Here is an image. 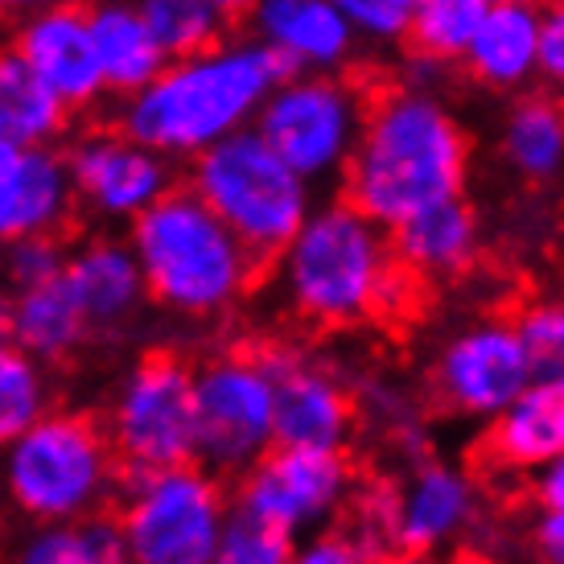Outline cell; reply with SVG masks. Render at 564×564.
<instances>
[{"instance_id":"cell-1","label":"cell","mask_w":564,"mask_h":564,"mask_svg":"<svg viewBox=\"0 0 564 564\" xmlns=\"http://www.w3.org/2000/svg\"><path fill=\"white\" fill-rule=\"evenodd\" d=\"M470 137L437 87L395 83L367 108L359 144L343 170V198L392 231L424 206L462 198Z\"/></svg>"},{"instance_id":"cell-2","label":"cell","mask_w":564,"mask_h":564,"mask_svg":"<svg viewBox=\"0 0 564 564\" xmlns=\"http://www.w3.org/2000/svg\"><path fill=\"white\" fill-rule=\"evenodd\" d=\"M284 66L251 33L170 58L141 91L124 95L120 128L170 161H194L239 128H251Z\"/></svg>"},{"instance_id":"cell-3","label":"cell","mask_w":564,"mask_h":564,"mask_svg":"<svg viewBox=\"0 0 564 564\" xmlns=\"http://www.w3.org/2000/svg\"><path fill=\"white\" fill-rule=\"evenodd\" d=\"M272 260L289 310L322 329L392 317L412 293V276L395 260L388 227L346 198L314 203Z\"/></svg>"},{"instance_id":"cell-4","label":"cell","mask_w":564,"mask_h":564,"mask_svg":"<svg viewBox=\"0 0 564 564\" xmlns=\"http://www.w3.org/2000/svg\"><path fill=\"white\" fill-rule=\"evenodd\" d=\"M128 248L141 264L149 301L177 317H219L236 310L264 264L189 186L165 189L128 223Z\"/></svg>"},{"instance_id":"cell-5","label":"cell","mask_w":564,"mask_h":564,"mask_svg":"<svg viewBox=\"0 0 564 564\" xmlns=\"http://www.w3.org/2000/svg\"><path fill=\"white\" fill-rule=\"evenodd\" d=\"M120 462L104 424L83 412H42L0 449V486L25 519L79 523L99 516L116 490Z\"/></svg>"},{"instance_id":"cell-6","label":"cell","mask_w":564,"mask_h":564,"mask_svg":"<svg viewBox=\"0 0 564 564\" xmlns=\"http://www.w3.org/2000/svg\"><path fill=\"white\" fill-rule=\"evenodd\" d=\"M227 231L260 260H272L314 210V186L289 170L256 128H239L189 161V182Z\"/></svg>"},{"instance_id":"cell-7","label":"cell","mask_w":564,"mask_h":564,"mask_svg":"<svg viewBox=\"0 0 564 564\" xmlns=\"http://www.w3.org/2000/svg\"><path fill=\"white\" fill-rule=\"evenodd\" d=\"M371 95L346 70H289L268 91L256 132L310 186L338 182L355 153Z\"/></svg>"},{"instance_id":"cell-8","label":"cell","mask_w":564,"mask_h":564,"mask_svg":"<svg viewBox=\"0 0 564 564\" xmlns=\"http://www.w3.org/2000/svg\"><path fill=\"white\" fill-rule=\"evenodd\" d=\"M231 502L219 474L203 462H182L165 470L128 474L120 502V535L128 564H206L219 544Z\"/></svg>"},{"instance_id":"cell-9","label":"cell","mask_w":564,"mask_h":564,"mask_svg":"<svg viewBox=\"0 0 564 564\" xmlns=\"http://www.w3.org/2000/svg\"><path fill=\"white\" fill-rule=\"evenodd\" d=\"M104 433L124 474L194 462L198 449L194 367L173 355H149L132 362V371L111 392Z\"/></svg>"},{"instance_id":"cell-10","label":"cell","mask_w":564,"mask_h":564,"mask_svg":"<svg viewBox=\"0 0 564 564\" xmlns=\"http://www.w3.org/2000/svg\"><path fill=\"white\" fill-rule=\"evenodd\" d=\"M272 350H223L194 367L198 449L210 474H243L272 437Z\"/></svg>"},{"instance_id":"cell-11","label":"cell","mask_w":564,"mask_h":564,"mask_svg":"<svg viewBox=\"0 0 564 564\" xmlns=\"http://www.w3.org/2000/svg\"><path fill=\"white\" fill-rule=\"evenodd\" d=\"M355 495V466L346 449L272 445L239 474L236 507L264 519L293 540L322 532Z\"/></svg>"},{"instance_id":"cell-12","label":"cell","mask_w":564,"mask_h":564,"mask_svg":"<svg viewBox=\"0 0 564 564\" xmlns=\"http://www.w3.org/2000/svg\"><path fill=\"white\" fill-rule=\"evenodd\" d=\"M66 177L75 206L95 219L132 223L141 210L173 189V161L128 137L124 128H87L66 144Z\"/></svg>"},{"instance_id":"cell-13","label":"cell","mask_w":564,"mask_h":564,"mask_svg":"<svg viewBox=\"0 0 564 564\" xmlns=\"http://www.w3.org/2000/svg\"><path fill=\"white\" fill-rule=\"evenodd\" d=\"M367 519L379 523V549L392 544L412 556H433L457 544L482 519V486L462 466L421 462L392 495L376 502V511H367Z\"/></svg>"},{"instance_id":"cell-14","label":"cell","mask_w":564,"mask_h":564,"mask_svg":"<svg viewBox=\"0 0 564 564\" xmlns=\"http://www.w3.org/2000/svg\"><path fill=\"white\" fill-rule=\"evenodd\" d=\"M433 383L449 412L482 424L495 421L502 408L532 383L519 326L507 317H486V322L457 329L454 338L441 346Z\"/></svg>"},{"instance_id":"cell-15","label":"cell","mask_w":564,"mask_h":564,"mask_svg":"<svg viewBox=\"0 0 564 564\" xmlns=\"http://www.w3.org/2000/svg\"><path fill=\"white\" fill-rule=\"evenodd\" d=\"M9 46L25 58V66L46 83L66 111H87L108 95L83 0H46L21 13Z\"/></svg>"},{"instance_id":"cell-16","label":"cell","mask_w":564,"mask_h":564,"mask_svg":"<svg viewBox=\"0 0 564 564\" xmlns=\"http://www.w3.org/2000/svg\"><path fill=\"white\" fill-rule=\"evenodd\" d=\"M272 437L301 449H346L359 424V400L329 367L272 350Z\"/></svg>"},{"instance_id":"cell-17","label":"cell","mask_w":564,"mask_h":564,"mask_svg":"<svg viewBox=\"0 0 564 564\" xmlns=\"http://www.w3.org/2000/svg\"><path fill=\"white\" fill-rule=\"evenodd\" d=\"M75 210L66 161L54 144L0 141V248L58 236Z\"/></svg>"},{"instance_id":"cell-18","label":"cell","mask_w":564,"mask_h":564,"mask_svg":"<svg viewBox=\"0 0 564 564\" xmlns=\"http://www.w3.org/2000/svg\"><path fill=\"white\" fill-rule=\"evenodd\" d=\"M248 33L289 70H346L359 42L334 0H256Z\"/></svg>"},{"instance_id":"cell-19","label":"cell","mask_w":564,"mask_h":564,"mask_svg":"<svg viewBox=\"0 0 564 564\" xmlns=\"http://www.w3.org/2000/svg\"><path fill=\"white\" fill-rule=\"evenodd\" d=\"M462 70L486 91H532L540 79V0L486 4L470 46L462 54Z\"/></svg>"},{"instance_id":"cell-20","label":"cell","mask_w":564,"mask_h":564,"mask_svg":"<svg viewBox=\"0 0 564 564\" xmlns=\"http://www.w3.org/2000/svg\"><path fill=\"white\" fill-rule=\"evenodd\" d=\"M564 454V383L532 379L523 392L486 421V462L511 478H535Z\"/></svg>"},{"instance_id":"cell-21","label":"cell","mask_w":564,"mask_h":564,"mask_svg":"<svg viewBox=\"0 0 564 564\" xmlns=\"http://www.w3.org/2000/svg\"><path fill=\"white\" fill-rule=\"evenodd\" d=\"M392 251L412 281H454L478 260V215L466 198H445L395 223Z\"/></svg>"},{"instance_id":"cell-22","label":"cell","mask_w":564,"mask_h":564,"mask_svg":"<svg viewBox=\"0 0 564 564\" xmlns=\"http://www.w3.org/2000/svg\"><path fill=\"white\" fill-rule=\"evenodd\" d=\"M63 276L91 329L124 326L128 317H137V310L149 301L141 264L128 248V239L95 236L79 243L75 251H66Z\"/></svg>"},{"instance_id":"cell-23","label":"cell","mask_w":564,"mask_h":564,"mask_svg":"<svg viewBox=\"0 0 564 564\" xmlns=\"http://www.w3.org/2000/svg\"><path fill=\"white\" fill-rule=\"evenodd\" d=\"M87 334H91V326H87V317H83L79 301H75L63 272L54 281L13 289L4 338H13L37 362L70 359L87 343Z\"/></svg>"},{"instance_id":"cell-24","label":"cell","mask_w":564,"mask_h":564,"mask_svg":"<svg viewBox=\"0 0 564 564\" xmlns=\"http://www.w3.org/2000/svg\"><path fill=\"white\" fill-rule=\"evenodd\" d=\"M87 17H91L99 75H104V87L111 95L141 91L144 83L170 63L132 0H95V4H87Z\"/></svg>"},{"instance_id":"cell-25","label":"cell","mask_w":564,"mask_h":564,"mask_svg":"<svg viewBox=\"0 0 564 564\" xmlns=\"http://www.w3.org/2000/svg\"><path fill=\"white\" fill-rule=\"evenodd\" d=\"M499 149L523 182H552L564 170V104L549 91H519L502 116Z\"/></svg>"},{"instance_id":"cell-26","label":"cell","mask_w":564,"mask_h":564,"mask_svg":"<svg viewBox=\"0 0 564 564\" xmlns=\"http://www.w3.org/2000/svg\"><path fill=\"white\" fill-rule=\"evenodd\" d=\"M70 128V111L54 99L13 46H0V141L58 144Z\"/></svg>"},{"instance_id":"cell-27","label":"cell","mask_w":564,"mask_h":564,"mask_svg":"<svg viewBox=\"0 0 564 564\" xmlns=\"http://www.w3.org/2000/svg\"><path fill=\"white\" fill-rule=\"evenodd\" d=\"M9 564H128V552L116 519L87 516L79 523H42Z\"/></svg>"},{"instance_id":"cell-28","label":"cell","mask_w":564,"mask_h":564,"mask_svg":"<svg viewBox=\"0 0 564 564\" xmlns=\"http://www.w3.org/2000/svg\"><path fill=\"white\" fill-rule=\"evenodd\" d=\"M486 13V0H416L408 25V54L433 66H454L470 46L474 30Z\"/></svg>"},{"instance_id":"cell-29","label":"cell","mask_w":564,"mask_h":564,"mask_svg":"<svg viewBox=\"0 0 564 564\" xmlns=\"http://www.w3.org/2000/svg\"><path fill=\"white\" fill-rule=\"evenodd\" d=\"M50 412L46 362L25 355L13 338H0V449Z\"/></svg>"},{"instance_id":"cell-30","label":"cell","mask_w":564,"mask_h":564,"mask_svg":"<svg viewBox=\"0 0 564 564\" xmlns=\"http://www.w3.org/2000/svg\"><path fill=\"white\" fill-rule=\"evenodd\" d=\"M132 4L141 9L144 25L165 50V58H182V54L215 46L223 33L231 30L206 0H132Z\"/></svg>"},{"instance_id":"cell-31","label":"cell","mask_w":564,"mask_h":564,"mask_svg":"<svg viewBox=\"0 0 564 564\" xmlns=\"http://www.w3.org/2000/svg\"><path fill=\"white\" fill-rule=\"evenodd\" d=\"M293 544L297 540L289 532L231 507V516L223 523L219 544H215L206 564H289L293 561Z\"/></svg>"},{"instance_id":"cell-32","label":"cell","mask_w":564,"mask_h":564,"mask_svg":"<svg viewBox=\"0 0 564 564\" xmlns=\"http://www.w3.org/2000/svg\"><path fill=\"white\" fill-rule=\"evenodd\" d=\"M532 379L564 383V301H535L516 317Z\"/></svg>"},{"instance_id":"cell-33","label":"cell","mask_w":564,"mask_h":564,"mask_svg":"<svg viewBox=\"0 0 564 564\" xmlns=\"http://www.w3.org/2000/svg\"><path fill=\"white\" fill-rule=\"evenodd\" d=\"M338 13L367 50H395L408 42V25L416 13V0H334Z\"/></svg>"},{"instance_id":"cell-34","label":"cell","mask_w":564,"mask_h":564,"mask_svg":"<svg viewBox=\"0 0 564 564\" xmlns=\"http://www.w3.org/2000/svg\"><path fill=\"white\" fill-rule=\"evenodd\" d=\"M63 268H66V248L58 243V236H30L4 248V272H9L13 289L54 281Z\"/></svg>"},{"instance_id":"cell-35","label":"cell","mask_w":564,"mask_h":564,"mask_svg":"<svg viewBox=\"0 0 564 564\" xmlns=\"http://www.w3.org/2000/svg\"><path fill=\"white\" fill-rule=\"evenodd\" d=\"M376 552L362 544L355 532H310L293 544L289 564H371Z\"/></svg>"},{"instance_id":"cell-36","label":"cell","mask_w":564,"mask_h":564,"mask_svg":"<svg viewBox=\"0 0 564 564\" xmlns=\"http://www.w3.org/2000/svg\"><path fill=\"white\" fill-rule=\"evenodd\" d=\"M564 104V0H540V79Z\"/></svg>"},{"instance_id":"cell-37","label":"cell","mask_w":564,"mask_h":564,"mask_svg":"<svg viewBox=\"0 0 564 564\" xmlns=\"http://www.w3.org/2000/svg\"><path fill=\"white\" fill-rule=\"evenodd\" d=\"M532 556L535 564H564V516L540 511L532 523Z\"/></svg>"},{"instance_id":"cell-38","label":"cell","mask_w":564,"mask_h":564,"mask_svg":"<svg viewBox=\"0 0 564 564\" xmlns=\"http://www.w3.org/2000/svg\"><path fill=\"white\" fill-rule=\"evenodd\" d=\"M535 507L564 516V454L535 474Z\"/></svg>"},{"instance_id":"cell-39","label":"cell","mask_w":564,"mask_h":564,"mask_svg":"<svg viewBox=\"0 0 564 564\" xmlns=\"http://www.w3.org/2000/svg\"><path fill=\"white\" fill-rule=\"evenodd\" d=\"M206 4H210V9H215L227 25H236V21H243V17H248V9L256 4V0H206Z\"/></svg>"},{"instance_id":"cell-40","label":"cell","mask_w":564,"mask_h":564,"mask_svg":"<svg viewBox=\"0 0 564 564\" xmlns=\"http://www.w3.org/2000/svg\"><path fill=\"white\" fill-rule=\"evenodd\" d=\"M37 4H46V0H0L4 13H30V9H37Z\"/></svg>"},{"instance_id":"cell-41","label":"cell","mask_w":564,"mask_h":564,"mask_svg":"<svg viewBox=\"0 0 564 564\" xmlns=\"http://www.w3.org/2000/svg\"><path fill=\"white\" fill-rule=\"evenodd\" d=\"M388 564H441V561H433V556H412V552H400L395 561H388Z\"/></svg>"},{"instance_id":"cell-42","label":"cell","mask_w":564,"mask_h":564,"mask_svg":"<svg viewBox=\"0 0 564 564\" xmlns=\"http://www.w3.org/2000/svg\"><path fill=\"white\" fill-rule=\"evenodd\" d=\"M486 4H495V0H486Z\"/></svg>"},{"instance_id":"cell-43","label":"cell","mask_w":564,"mask_h":564,"mask_svg":"<svg viewBox=\"0 0 564 564\" xmlns=\"http://www.w3.org/2000/svg\"><path fill=\"white\" fill-rule=\"evenodd\" d=\"M0 17H4V9H0Z\"/></svg>"}]
</instances>
